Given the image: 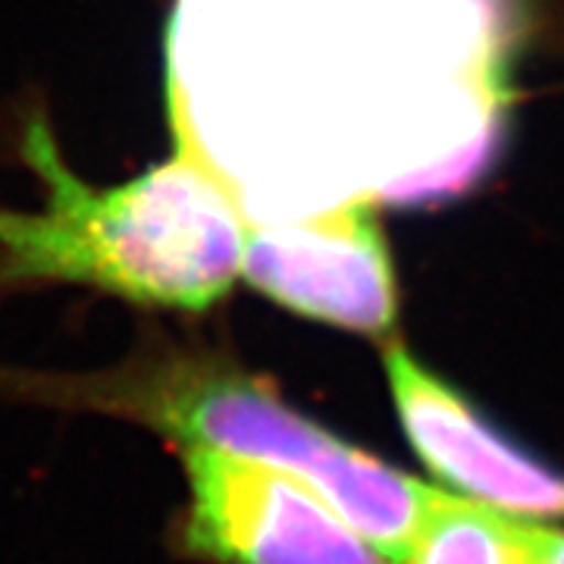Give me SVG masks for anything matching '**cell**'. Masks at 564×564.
<instances>
[{"mask_svg":"<svg viewBox=\"0 0 564 564\" xmlns=\"http://www.w3.org/2000/svg\"><path fill=\"white\" fill-rule=\"evenodd\" d=\"M182 555L210 564H395L311 486L207 445H180Z\"/></svg>","mask_w":564,"mask_h":564,"instance_id":"3","label":"cell"},{"mask_svg":"<svg viewBox=\"0 0 564 564\" xmlns=\"http://www.w3.org/2000/svg\"><path fill=\"white\" fill-rule=\"evenodd\" d=\"M20 161L44 185L39 210L0 207V295L82 285L144 311L204 314L242 276L239 195L195 141L120 185L82 182L41 110L20 132Z\"/></svg>","mask_w":564,"mask_h":564,"instance_id":"1","label":"cell"},{"mask_svg":"<svg viewBox=\"0 0 564 564\" xmlns=\"http://www.w3.org/2000/svg\"><path fill=\"white\" fill-rule=\"evenodd\" d=\"M0 395L91 411L276 467L321 492L395 564H408L433 486L367 455L285 402L280 389L198 339L144 326L132 351L91 373L0 367Z\"/></svg>","mask_w":564,"mask_h":564,"instance_id":"2","label":"cell"},{"mask_svg":"<svg viewBox=\"0 0 564 564\" xmlns=\"http://www.w3.org/2000/svg\"><path fill=\"white\" fill-rule=\"evenodd\" d=\"M242 276L307 321L386 336L399 317V280L373 202L289 223H248Z\"/></svg>","mask_w":564,"mask_h":564,"instance_id":"4","label":"cell"},{"mask_svg":"<svg viewBox=\"0 0 564 564\" xmlns=\"http://www.w3.org/2000/svg\"><path fill=\"white\" fill-rule=\"evenodd\" d=\"M511 564H564V533L508 518Z\"/></svg>","mask_w":564,"mask_h":564,"instance_id":"7","label":"cell"},{"mask_svg":"<svg viewBox=\"0 0 564 564\" xmlns=\"http://www.w3.org/2000/svg\"><path fill=\"white\" fill-rule=\"evenodd\" d=\"M386 377L408 440L445 486L508 518H564V474L508 443L408 348H386Z\"/></svg>","mask_w":564,"mask_h":564,"instance_id":"5","label":"cell"},{"mask_svg":"<svg viewBox=\"0 0 564 564\" xmlns=\"http://www.w3.org/2000/svg\"><path fill=\"white\" fill-rule=\"evenodd\" d=\"M408 564H511L508 514L433 489Z\"/></svg>","mask_w":564,"mask_h":564,"instance_id":"6","label":"cell"}]
</instances>
